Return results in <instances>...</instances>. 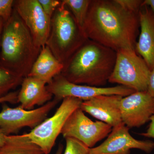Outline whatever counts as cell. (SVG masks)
Masks as SVG:
<instances>
[{"label":"cell","mask_w":154,"mask_h":154,"mask_svg":"<svg viewBox=\"0 0 154 154\" xmlns=\"http://www.w3.org/2000/svg\"><path fill=\"white\" fill-rule=\"evenodd\" d=\"M83 30L88 39L116 51L135 50L139 16L123 8L115 0H91Z\"/></svg>","instance_id":"obj_1"},{"label":"cell","mask_w":154,"mask_h":154,"mask_svg":"<svg viewBox=\"0 0 154 154\" xmlns=\"http://www.w3.org/2000/svg\"><path fill=\"white\" fill-rule=\"evenodd\" d=\"M116 52L88 39L64 66L61 75L70 82L102 87L108 82Z\"/></svg>","instance_id":"obj_2"},{"label":"cell","mask_w":154,"mask_h":154,"mask_svg":"<svg viewBox=\"0 0 154 154\" xmlns=\"http://www.w3.org/2000/svg\"><path fill=\"white\" fill-rule=\"evenodd\" d=\"M0 48V64L23 78L29 74L41 51L14 8L10 19L5 22Z\"/></svg>","instance_id":"obj_3"},{"label":"cell","mask_w":154,"mask_h":154,"mask_svg":"<svg viewBox=\"0 0 154 154\" xmlns=\"http://www.w3.org/2000/svg\"><path fill=\"white\" fill-rule=\"evenodd\" d=\"M88 39L71 13L61 2L51 17L45 45L64 66Z\"/></svg>","instance_id":"obj_4"},{"label":"cell","mask_w":154,"mask_h":154,"mask_svg":"<svg viewBox=\"0 0 154 154\" xmlns=\"http://www.w3.org/2000/svg\"><path fill=\"white\" fill-rule=\"evenodd\" d=\"M116 52L115 65L108 82L135 92L147 91L151 70L146 62L135 50L121 49Z\"/></svg>","instance_id":"obj_5"},{"label":"cell","mask_w":154,"mask_h":154,"mask_svg":"<svg viewBox=\"0 0 154 154\" xmlns=\"http://www.w3.org/2000/svg\"><path fill=\"white\" fill-rule=\"evenodd\" d=\"M82 102L81 99L73 97L65 98L52 116L46 119L25 134L45 154H49L67 119L74 111L80 108Z\"/></svg>","instance_id":"obj_6"},{"label":"cell","mask_w":154,"mask_h":154,"mask_svg":"<svg viewBox=\"0 0 154 154\" xmlns=\"http://www.w3.org/2000/svg\"><path fill=\"white\" fill-rule=\"evenodd\" d=\"M112 129V127L104 122L91 120L80 107L69 116L61 134L65 139H75L89 148H92L107 137Z\"/></svg>","instance_id":"obj_7"},{"label":"cell","mask_w":154,"mask_h":154,"mask_svg":"<svg viewBox=\"0 0 154 154\" xmlns=\"http://www.w3.org/2000/svg\"><path fill=\"white\" fill-rule=\"evenodd\" d=\"M54 98L39 108L23 109L19 105L11 108L4 105L0 112V128L6 136L17 133L25 127L33 129L46 119L50 111L60 102Z\"/></svg>","instance_id":"obj_8"},{"label":"cell","mask_w":154,"mask_h":154,"mask_svg":"<svg viewBox=\"0 0 154 154\" xmlns=\"http://www.w3.org/2000/svg\"><path fill=\"white\" fill-rule=\"evenodd\" d=\"M48 91L59 101L70 97L86 101L100 95H119L125 97L134 91L124 86L96 87L79 85L69 82L61 75H57L47 85Z\"/></svg>","instance_id":"obj_9"},{"label":"cell","mask_w":154,"mask_h":154,"mask_svg":"<svg viewBox=\"0 0 154 154\" xmlns=\"http://www.w3.org/2000/svg\"><path fill=\"white\" fill-rule=\"evenodd\" d=\"M133 149L149 154L154 150V142L139 140L129 133V128L123 123L112 128L102 143L90 149V154H130Z\"/></svg>","instance_id":"obj_10"},{"label":"cell","mask_w":154,"mask_h":154,"mask_svg":"<svg viewBox=\"0 0 154 154\" xmlns=\"http://www.w3.org/2000/svg\"><path fill=\"white\" fill-rule=\"evenodd\" d=\"M14 8L30 31L36 47L41 49L49 35L51 18L45 13L38 0L14 1Z\"/></svg>","instance_id":"obj_11"},{"label":"cell","mask_w":154,"mask_h":154,"mask_svg":"<svg viewBox=\"0 0 154 154\" xmlns=\"http://www.w3.org/2000/svg\"><path fill=\"white\" fill-rule=\"evenodd\" d=\"M122 122L128 128H140L154 115V99L147 91L134 92L120 102Z\"/></svg>","instance_id":"obj_12"},{"label":"cell","mask_w":154,"mask_h":154,"mask_svg":"<svg viewBox=\"0 0 154 154\" xmlns=\"http://www.w3.org/2000/svg\"><path fill=\"white\" fill-rule=\"evenodd\" d=\"M122 97L116 95H100L83 101L80 108L113 128L122 122L120 102Z\"/></svg>","instance_id":"obj_13"},{"label":"cell","mask_w":154,"mask_h":154,"mask_svg":"<svg viewBox=\"0 0 154 154\" xmlns=\"http://www.w3.org/2000/svg\"><path fill=\"white\" fill-rule=\"evenodd\" d=\"M139 16L140 32L135 51L151 70L154 68V13L149 6L143 5Z\"/></svg>","instance_id":"obj_14"},{"label":"cell","mask_w":154,"mask_h":154,"mask_svg":"<svg viewBox=\"0 0 154 154\" xmlns=\"http://www.w3.org/2000/svg\"><path fill=\"white\" fill-rule=\"evenodd\" d=\"M46 85L35 77L24 78L18 95L20 106L25 110H31L36 105L43 106L51 101L53 95L48 90Z\"/></svg>","instance_id":"obj_15"},{"label":"cell","mask_w":154,"mask_h":154,"mask_svg":"<svg viewBox=\"0 0 154 154\" xmlns=\"http://www.w3.org/2000/svg\"><path fill=\"white\" fill-rule=\"evenodd\" d=\"M63 68V65L45 45L41 48L28 76L39 79L48 85L54 77L61 74Z\"/></svg>","instance_id":"obj_16"},{"label":"cell","mask_w":154,"mask_h":154,"mask_svg":"<svg viewBox=\"0 0 154 154\" xmlns=\"http://www.w3.org/2000/svg\"><path fill=\"white\" fill-rule=\"evenodd\" d=\"M0 154H45L25 134L6 136L5 144L0 148Z\"/></svg>","instance_id":"obj_17"},{"label":"cell","mask_w":154,"mask_h":154,"mask_svg":"<svg viewBox=\"0 0 154 154\" xmlns=\"http://www.w3.org/2000/svg\"><path fill=\"white\" fill-rule=\"evenodd\" d=\"M61 2L71 13L77 24L83 30L91 0H63Z\"/></svg>","instance_id":"obj_18"},{"label":"cell","mask_w":154,"mask_h":154,"mask_svg":"<svg viewBox=\"0 0 154 154\" xmlns=\"http://www.w3.org/2000/svg\"><path fill=\"white\" fill-rule=\"evenodd\" d=\"M24 78L19 76L0 64V98L21 85Z\"/></svg>","instance_id":"obj_19"},{"label":"cell","mask_w":154,"mask_h":154,"mask_svg":"<svg viewBox=\"0 0 154 154\" xmlns=\"http://www.w3.org/2000/svg\"><path fill=\"white\" fill-rule=\"evenodd\" d=\"M66 146L63 154H90V149L84 144L72 138H65Z\"/></svg>","instance_id":"obj_20"},{"label":"cell","mask_w":154,"mask_h":154,"mask_svg":"<svg viewBox=\"0 0 154 154\" xmlns=\"http://www.w3.org/2000/svg\"><path fill=\"white\" fill-rule=\"evenodd\" d=\"M117 4L126 11L139 14L142 7V0H115Z\"/></svg>","instance_id":"obj_21"},{"label":"cell","mask_w":154,"mask_h":154,"mask_svg":"<svg viewBox=\"0 0 154 154\" xmlns=\"http://www.w3.org/2000/svg\"><path fill=\"white\" fill-rule=\"evenodd\" d=\"M38 2L45 13L50 18L61 4V1L59 0H38Z\"/></svg>","instance_id":"obj_22"},{"label":"cell","mask_w":154,"mask_h":154,"mask_svg":"<svg viewBox=\"0 0 154 154\" xmlns=\"http://www.w3.org/2000/svg\"><path fill=\"white\" fill-rule=\"evenodd\" d=\"M14 2L13 0H0V17L5 22L10 19L12 15Z\"/></svg>","instance_id":"obj_23"},{"label":"cell","mask_w":154,"mask_h":154,"mask_svg":"<svg viewBox=\"0 0 154 154\" xmlns=\"http://www.w3.org/2000/svg\"><path fill=\"white\" fill-rule=\"evenodd\" d=\"M19 91L11 92L6 96L0 98V103L9 102L11 104L18 103V95Z\"/></svg>","instance_id":"obj_24"},{"label":"cell","mask_w":154,"mask_h":154,"mask_svg":"<svg viewBox=\"0 0 154 154\" xmlns=\"http://www.w3.org/2000/svg\"><path fill=\"white\" fill-rule=\"evenodd\" d=\"M149 122L150 123L146 131L139 134L144 137L154 139V115L151 118Z\"/></svg>","instance_id":"obj_25"},{"label":"cell","mask_w":154,"mask_h":154,"mask_svg":"<svg viewBox=\"0 0 154 154\" xmlns=\"http://www.w3.org/2000/svg\"><path fill=\"white\" fill-rule=\"evenodd\" d=\"M147 92L154 99V68L151 71Z\"/></svg>","instance_id":"obj_26"},{"label":"cell","mask_w":154,"mask_h":154,"mask_svg":"<svg viewBox=\"0 0 154 154\" xmlns=\"http://www.w3.org/2000/svg\"><path fill=\"white\" fill-rule=\"evenodd\" d=\"M143 5L149 6L154 13V0H145L143 1Z\"/></svg>","instance_id":"obj_27"},{"label":"cell","mask_w":154,"mask_h":154,"mask_svg":"<svg viewBox=\"0 0 154 154\" xmlns=\"http://www.w3.org/2000/svg\"><path fill=\"white\" fill-rule=\"evenodd\" d=\"M6 136L2 131L0 128V148L5 144L6 141Z\"/></svg>","instance_id":"obj_28"},{"label":"cell","mask_w":154,"mask_h":154,"mask_svg":"<svg viewBox=\"0 0 154 154\" xmlns=\"http://www.w3.org/2000/svg\"><path fill=\"white\" fill-rule=\"evenodd\" d=\"M5 21L2 17H0V48H1V38H2V34L3 28H4V25H5Z\"/></svg>","instance_id":"obj_29"},{"label":"cell","mask_w":154,"mask_h":154,"mask_svg":"<svg viewBox=\"0 0 154 154\" xmlns=\"http://www.w3.org/2000/svg\"><path fill=\"white\" fill-rule=\"evenodd\" d=\"M63 146L62 144H60L59 146L57 151L56 154H63Z\"/></svg>","instance_id":"obj_30"}]
</instances>
